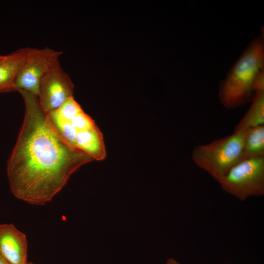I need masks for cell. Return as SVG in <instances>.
Masks as SVG:
<instances>
[{
    "mask_svg": "<svg viewBox=\"0 0 264 264\" xmlns=\"http://www.w3.org/2000/svg\"><path fill=\"white\" fill-rule=\"evenodd\" d=\"M27 242L24 234L12 224L0 225V257L9 264H27Z\"/></svg>",
    "mask_w": 264,
    "mask_h": 264,
    "instance_id": "cell-8",
    "label": "cell"
},
{
    "mask_svg": "<svg viewBox=\"0 0 264 264\" xmlns=\"http://www.w3.org/2000/svg\"><path fill=\"white\" fill-rule=\"evenodd\" d=\"M27 264H34V263H27Z\"/></svg>",
    "mask_w": 264,
    "mask_h": 264,
    "instance_id": "cell-14",
    "label": "cell"
},
{
    "mask_svg": "<svg viewBox=\"0 0 264 264\" xmlns=\"http://www.w3.org/2000/svg\"><path fill=\"white\" fill-rule=\"evenodd\" d=\"M46 115L56 132L69 145L87 154L94 160H102L106 157L102 132L73 96Z\"/></svg>",
    "mask_w": 264,
    "mask_h": 264,
    "instance_id": "cell-3",
    "label": "cell"
},
{
    "mask_svg": "<svg viewBox=\"0 0 264 264\" xmlns=\"http://www.w3.org/2000/svg\"><path fill=\"white\" fill-rule=\"evenodd\" d=\"M26 47L18 49L0 60V93L16 91V82L24 61Z\"/></svg>",
    "mask_w": 264,
    "mask_h": 264,
    "instance_id": "cell-9",
    "label": "cell"
},
{
    "mask_svg": "<svg viewBox=\"0 0 264 264\" xmlns=\"http://www.w3.org/2000/svg\"><path fill=\"white\" fill-rule=\"evenodd\" d=\"M166 264H180L173 258H169L167 261Z\"/></svg>",
    "mask_w": 264,
    "mask_h": 264,
    "instance_id": "cell-12",
    "label": "cell"
},
{
    "mask_svg": "<svg viewBox=\"0 0 264 264\" xmlns=\"http://www.w3.org/2000/svg\"><path fill=\"white\" fill-rule=\"evenodd\" d=\"M264 81V35L253 40L220 84L219 97L232 109L252 101L257 87Z\"/></svg>",
    "mask_w": 264,
    "mask_h": 264,
    "instance_id": "cell-2",
    "label": "cell"
},
{
    "mask_svg": "<svg viewBox=\"0 0 264 264\" xmlns=\"http://www.w3.org/2000/svg\"><path fill=\"white\" fill-rule=\"evenodd\" d=\"M264 125V89L257 90L247 112L235 127L234 132Z\"/></svg>",
    "mask_w": 264,
    "mask_h": 264,
    "instance_id": "cell-10",
    "label": "cell"
},
{
    "mask_svg": "<svg viewBox=\"0 0 264 264\" xmlns=\"http://www.w3.org/2000/svg\"><path fill=\"white\" fill-rule=\"evenodd\" d=\"M222 189L243 201L264 195V157L241 160L218 181Z\"/></svg>",
    "mask_w": 264,
    "mask_h": 264,
    "instance_id": "cell-5",
    "label": "cell"
},
{
    "mask_svg": "<svg viewBox=\"0 0 264 264\" xmlns=\"http://www.w3.org/2000/svg\"><path fill=\"white\" fill-rule=\"evenodd\" d=\"M63 52L49 47H26V55L19 72L16 91L24 90L38 97L43 77L59 61Z\"/></svg>",
    "mask_w": 264,
    "mask_h": 264,
    "instance_id": "cell-6",
    "label": "cell"
},
{
    "mask_svg": "<svg viewBox=\"0 0 264 264\" xmlns=\"http://www.w3.org/2000/svg\"><path fill=\"white\" fill-rule=\"evenodd\" d=\"M25 106L22 126L7 162L10 190L36 205L51 200L71 175L93 158L67 144L49 122L37 96L18 91Z\"/></svg>",
    "mask_w": 264,
    "mask_h": 264,
    "instance_id": "cell-1",
    "label": "cell"
},
{
    "mask_svg": "<svg viewBox=\"0 0 264 264\" xmlns=\"http://www.w3.org/2000/svg\"><path fill=\"white\" fill-rule=\"evenodd\" d=\"M73 84L59 61L42 79L38 98L42 109L47 114L73 97Z\"/></svg>",
    "mask_w": 264,
    "mask_h": 264,
    "instance_id": "cell-7",
    "label": "cell"
},
{
    "mask_svg": "<svg viewBox=\"0 0 264 264\" xmlns=\"http://www.w3.org/2000/svg\"><path fill=\"white\" fill-rule=\"evenodd\" d=\"M2 56H3V55H0V60L2 58Z\"/></svg>",
    "mask_w": 264,
    "mask_h": 264,
    "instance_id": "cell-15",
    "label": "cell"
},
{
    "mask_svg": "<svg viewBox=\"0 0 264 264\" xmlns=\"http://www.w3.org/2000/svg\"><path fill=\"white\" fill-rule=\"evenodd\" d=\"M259 157H264V125L245 131L240 161Z\"/></svg>",
    "mask_w": 264,
    "mask_h": 264,
    "instance_id": "cell-11",
    "label": "cell"
},
{
    "mask_svg": "<svg viewBox=\"0 0 264 264\" xmlns=\"http://www.w3.org/2000/svg\"><path fill=\"white\" fill-rule=\"evenodd\" d=\"M0 264H9L0 257Z\"/></svg>",
    "mask_w": 264,
    "mask_h": 264,
    "instance_id": "cell-13",
    "label": "cell"
},
{
    "mask_svg": "<svg viewBox=\"0 0 264 264\" xmlns=\"http://www.w3.org/2000/svg\"><path fill=\"white\" fill-rule=\"evenodd\" d=\"M245 131H239L227 136L196 146L191 157L199 168L218 182L240 161Z\"/></svg>",
    "mask_w": 264,
    "mask_h": 264,
    "instance_id": "cell-4",
    "label": "cell"
}]
</instances>
